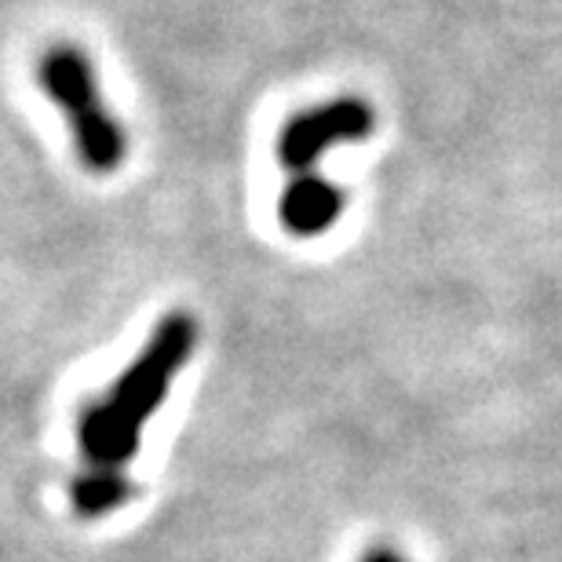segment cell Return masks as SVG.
Returning <instances> with one entry per match:
<instances>
[{"mask_svg":"<svg viewBox=\"0 0 562 562\" xmlns=\"http://www.w3.org/2000/svg\"><path fill=\"white\" fill-rule=\"evenodd\" d=\"M198 322L176 311L157 322L154 336L146 340L139 358L114 380L106 398L92 402L77 424V442L88 468H114L121 471L139 453L143 424L154 417L165 402L168 387L187 358L194 355Z\"/></svg>","mask_w":562,"mask_h":562,"instance_id":"obj_1","label":"cell"},{"mask_svg":"<svg viewBox=\"0 0 562 562\" xmlns=\"http://www.w3.org/2000/svg\"><path fill=\"white\" fill-rule=\"evenodd\" d=\"M41 85L70 117V132L81 161L92 172H114L125 161L128 139L121 121L103 106L95 70L88 55L74 44H55L41 55Z\"/></svg>","mask_w":562,"mask_h":562,"instance_id":"obj_2","label":"cell"},{"mask_svg":"<svg viewBox=\"0 0 562 562\" xmlns=\"http://www.w3.org/2000/svg\"><path fill=\"white\" fill-rule=\"evenodd\" d=\"M376 117L369 103L355 95H344V99H333L325 106H311L303 110L281 128V139H278V157L289 172H311L314 165L322 161L325 150L336 143H358L373 132Z\"/></svg>","mask_w":562,"mask_h":562,"instance_id":"obj_3","label":"cell"},{"mask_svg":"<svg viewBox=\"0 0 562 562\" xmlns=\"http://www.w3.org/2000/svg\"><path fill=\"white\" fill-rule=\"evenodd\" d=\"M344 212V194L340 187H333L329 179L318 172H303L289 179V187L281 190L278 201V220L281 227L296 238H314V234L329 231Z\"/></svg>","mask_w":562,"mask_h":562,"instance_id":"obj_4","label":"cell"},{"mask_svg":"<svg viewBox=\"0 0 562 562\" xmlns=\"http://www.w3.org/2000/svg\"><path fill=\"white\" fill-rule=\"evenodd\" d=\"M128 497H132V482L125 471H114V468H88L85 475L74 482V508L88 515V519L121 508Z\"/></svg>","mask_w":562,"mask_h":562,"instance_id":"obj_5","label":"cell"},{"mask_svg":"<svg viewBox=\"0 0 562 562\" xmlns=\"http://www.w3.org/2000/svg\"><path fill=\"white\" fill-rule=\"evenodd\" d=\"M362 562H406V559H402L398 552H391V548H373Z\"/></svg>","mask_w":562,"mask_h":562,"instance_id":"obj_6","label":"cell"}]
</instances>
